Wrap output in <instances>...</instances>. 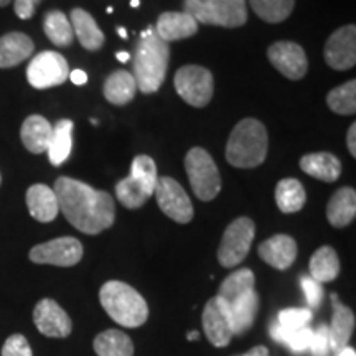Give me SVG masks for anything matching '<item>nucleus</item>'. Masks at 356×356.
Returning a JSON list of instances; mask_svg holds the SVG:
<instances>
[{
  "mask_svg": "<svg viewBox=\"0 0 356 356\" xmlns=\"http://www.w3.org/2000/svg\"><path fill=\"white\" fill-rule=\"evenodd\" d=\"M58 208L70 225L84 234H99L114 225L115 207L108 191L95 190L70 177L56 178Z\"/></svg>",
  "mask_w": 356,
  "mask_h": 356,
  "instance_id": "nucleus-1",
  "label": "nucleus"
},
{
  "mask_svg": "<svg viewBox=\"0 0 356 356\" xmlns=\"http://www.w3.org/2000/svg\"><path fill=\"white\" fill-rule=\"evenodd\" d=\"M168 60H170L168 43L155 33L152 26L142 32L134 58V78L140 92L152 95L159 91L167 76Z\"/></svg>",
  "mask_w": 356,
  "mask_h": 356,
  "instance_id": "nucleus-2",
  "label": "nucleus"
},
{
  "mask_svg": "<svg viewBox=\"0 0 356 356\" xmlns=\"http://www.w3.org/2000/svg\"><path fill=\"white\" fill-rule=\"evenodd\" d=\"M269 136L264 124L248 118L236 124L226 144V160L236 168H254L267 157Z\"/></svg>",
  "mask_w": 356,
  "mask_h": 356,
  "instance_id": "nucleus-3",
  "label": "nucleus"
},
{
  "mask_svg": "<svg viewBox=\"0 0 356 356\" xmlns=\"http://www.w3.org/2000/svg\"><path fill=\"white\" fill-rule=\"evenodd\" d=\"M102 309L115 323L126 328H137L149 318V307L136 289L121 280H109L99 291Z\"/></svg>",
  "mask_w": 356,
  "mask_h": 356,
  "instance_id": "nucleus-4",
  "label": "nucleus"
},
{
  "mask_svg": "<svg viewBox=\"0 0 356 356\" xmlns=\"http://www.w3.org/2000/svg\"><path fill=\"white\" fill-rule=\"evenodd\" d=\"M184 12L197 24L238 29L248 22L246 0H184Z\"/></svg>",
  "mask_w": 356,
  "mask_h": 356,
  "instance_id": "nucleus-5",
  "label": "nucleus"
},
{
  "mask_svg": "<svg viewBox=\"0 0 356 356\" xmlns=\"http://www.w3.org/2000/svg\"><path fill=\"white\" fill-rule=\"evenodd\" d=\"M185 170L191 190L202 202H211L221 190V178L215 160L202 147H193L185 157Z\"/></svg>",
  "mask_w": 356,
  "mask_h": 356,
  "instance_id": "nucleus-6",
  "label": "nucleus"
},
{
  "mask_svg": "<svg viewBox=\"0 0 356 356\" xmlns=\"http://www.w3.org/2000/svg\"><path fill=\"white\" fill-rule=\"evenodd\" d=\"M173 83L178 96L193 108H204L215 92L211 71L198 65L181 66L177 71Z\"/></svg>",
  "mask_w": 356,
  "mask_h": 356,
  "instance_id": "nucleus-7",
  "label": "nucleus"
},
{
  "mask_svg": "<svg viewBox=\"0 0 356 356\" xmlns=\"http://www.w3.org/2000/svg\"><path fill=\"white\" fill-rule=\"evenodd\" d=\"M256 226L249 218H238L226 228L218 248V261L222 267L238 266L248 256L251 244L254 241Z\"/></svg>",
  "mask_w": 356,
  "mask_h": 356,
  "instance_id": "nucleus-8",
  "label": "nucleus"
},
{
  "mask_svg": "<svg viewBox=\"0 0 356 356\" xmlns=\"http://www.w3.org/2000/svg\"><path fill=\"white\" fill-rule=\"evenodd\" d=\"M70 78L68 61L56 51H42L30 61L26 79L35 89H48L63 84Z\"/></svg>",
  "mask_w": 356,
  "mask_h": 356,
  "instance_id": "nucleus-9",
  "label": "nucleus"
},
{
  "mask_svg": "<svg viewBox=\"0 0 356 356\" xmlns=\"http://www.w3.org/2000/svg\"><path fill=\"white\" fill-rule=\"evenodd\" d=\"M160 210L173 221L186 225L193 218V204L184 186L170 177H162L157 180V186L154 191Z\"/></svg>",
  "mask_w": 356,
  "mask_h": 356,
  "instance_id": "nucleus-10",
  "label": "nucleus"
},
{
  "mask_svg": "<svg viewBox=\"0 0 356 356\" xmlns=\"http://www.w3.org/2000/svg\"><path fill=\"white\" fill-rule=\"evenodd\" d=\"M29 257L35 264L71 267L81 261L83 244L76 238L65 236V238L51 239V241L32 248Z\"/></svg>",
  "mask_w": 356,
  "mask_h": 356,
  "instance_id": "nucleus-11",
  "label": "nucleus"
},
{
  "mask_svg": "<svg viewBox=\"0 0 356 356\" xmlns=\"http://www.w3.org/2000/svg\"><path fill=\"white\" fill-rule=\"evenodd\" d=\"M202 322L204 328V335H207L213 346L222 348V346L229 345L231 338L234 337L229 309L218 296L207 302L203 310Z\"/></svg>",
  "mask_w": 356,
  "mask_h": 356,
  "instance_id": "nucleus-12",
  "label": "nucleus"
},
{
  "mask_svg": "<svg viewBox=\"0 0 356 356\" xmlns=\"http://www.w3.org/2000/svg\"><path fill=\"white\" fill-rule=\"evenodd\" d=\"M270 65L289 79H302L309 70V61L304 48L293 42H275L267 50Z\"/></svg>",
  "mask_w": 356,
  "mask_h": 356,
  "instance_id": "nucleus-13",
  "label": "nucleus"
},
{
  "mask_svg": "<svg viewBox=\"0 0 356 356\" xmlns=\"http://www.w3.org/2000/svg\"><path fill=\"white\" fill-rule=\"evenodd\" d=\"M325 61L333 70L345 71L356 65V26L345 25L330 35L325 44Z\"/></svg>",
  "mask_w": 356,
  "mask_h": 356,
  "instance_id": "nucleus-14",
  "label": "nucleus"
},
{
  "mask_svg": "<svg viewBox=\"0 0 356 356\" xmlns=\"http://www.w3.org/2000/svg\"><path fill=\"white\" fill-rule=\"evenodd\" d=\"M33 322L38 332L50 338H65L73 330L70 315L51 299H42L33 310Z\"/></svg>",
  "mask_w": 356,
  "mask_h": 356,
  "instance_id": "nucleus-15",
  "label": "nucleus"
},
{
  "mask_svg": "<svg viewBox=\"0 0 356 356\" xmlns=\"http://www.w3.org/2000/svg\"><path fill=\"white\" fill-rule=\"evenodd\" d=\"M261 259L277 270H286L297 259V243L287 234H275L259 246Z\"/></svg>",
  "mask_w": 356,
  "mask_h": 356,
  "instance_id": "nucleus-16",
  "label": "nucleus"
},
{
  "mask_svg": "<svg viewBox=\"0 0 356 356\" xmlns=\"http://www.w3.org/2000/svg\"><path fill=\"white\" fill-rule=\"evenodd\" d=\"M154 30L163 42L170 43L193 37L198 32V24L185 12H163Z\"/></svg>",
  "mask_w": 356,
  "mask_h": 356,
  "instance_id": "nucleus-17",
  "label": "nucleus"
},
{
  "mask_svg": "<svg viewBox=\"0 0 356 356\" xmlns=\"http://www.w3.org/2000/svg\"><path fill=\"white\" fill-rule=\"evenodd\" d=\"M332 307L333 317L330 327H328V333H330V350L338 353V351L348 346L350 338L353 335L355 315L348 307L341 304L337 293H332Z\"/></svg>",
  "mask_w": 356,
  "mask_h": 356,
  "instance_id": "nucleus-18",
  "label": "nucleus"
},
{
  "mask_svg": "<svg viewBox=\"0 0 356 356\" xmlns=\"http://www.w3.org/2000/svg\"><path fill=\"white\" fill-rule=\"evenodd\" d=\"M26 207L33 220L40 222H50L58 216V200L50 186L37 184L26 190Z\"/></svg>",
  "mask_w": 356,
  "mask_h": 356,
  "instance_id": "nucleus-19",
  "label": "nucleus"
},
{
  "mask_svg": "<svg viewBox=\"0 0 356 356\" xmlns=\"http://www.w3.org/2000/svg\"><path fill=\"white\" fill-rule=\"evenodd\" d=\"M33 42L29 35L10 32L0 37V68L7 70L29 60L33 53Z\"/></svg>",
  "mask_w": 356,
  "mask_h": 356,
  "instance_id": "nucleus-20",
  "label": "nucleus"
},
{
  "mask_svg": "<svg viewBox=\"0 0 356 356\" xmlns=\"http://www.w3.org/2000/svg\"><path fill=\"white\" fill-rule=\"evenodd\" d=\"M53 126L43 115L33 114L30 118H26L24 124H22L20 137L22 142H24L25 149L29 152L35 155L44 154L48 149V144H50L51 139Z\"/></svg>",
  "mask_w": 356,
  "mask_h": 356,
  "instance_id": "nucleus-21",
  "label": "nucleus"
},
{
  "mask_svg": "<svg viewBox=\"0 0 356 356\" xmlns=\"http://www.w3.org/2000/svg\"><path fill=\"white\" fill-rule=\"evenodd\" d=\"M70 22L83 48L95 51L99 50L102 44H104V33L101 32V29L97 26L91 13L83 10V8H73Z\"/></svg>",
  "mask_w": 356,
  "mask_h": 356,
  "instance_id": "nucleus-22",
  "label": "nucleus"
},
{
  "mask_svg": "<svg viewBox=\"0 0 356 356\" xmlns=\"http://www.w3.org/2000/svg\"><path fill=\"white\" fill-rule=\"evenodd\" d=\"M300 168L307 175L317 178V180L337 181L341 173V163L333 154L328 152H317V154H307L300 159Z\"/></svg>",
  "mask_w": 356,
  "mask_h": 356,
  "instance_id": "nucleus-23",
  "label": "nucleus"
},
{
  "mask_svg": "<svg viewBox=\"0 0 356 356\" xmlns=\"http://www.w3.org/2000/svg\"><path fill=\"white\" fill-rule=\"evenodd\" d=\"M356 216V191L343 186L330 198L327 207V218L335 228H345Z\"/></svg>",
  "mask_w": 356,
  "mask_h": 356,
  "instance_id": "nucleus-24",
  "label": "nucleus"
},
{
  "mask_svg": "<svg viewBox=\"0 0 356 356\" xmlns=\"http://www.w3.org/2000/svg\"><path fill=\"white\" fill-rule=\"evenodd\" d=\"M73 127L74 124L73 121H70V119H60V121L53 126L51 139L47 149L48 159H50L51 165L60 167L68 160L71 154V147H73Z\"/></svg>",
  "mask_w": 356,
  "mask_h": 356,
  "instance_id": "nucleus-25",
  "label": "nucleus"
},
{
  "mask_svg": "<svg viewBox=\"0 0 356 356\" xmlns=\"http://www.w3.org/2000/svg\"><path fill=\"white\" fill-rule=\"evenodd\" d=\"M229 309L231 323H233L234 335H241L248 332L254 323L257 310H259V296L256 291L248 292L241 299L226 304Z\"/></svg>",
  "mask_w": 356,
  "mask_h": 356,
  "instance_id": "nucleus-26",
  "label": "nucleus"
},
{
  "mask_svg": "<svg viewBox=\"0 0 356 356\" xmlns=\"http://www.w3.org/2000/svg\"><path fill=\"white\" fill-rule=\"evenodd\" d=\"M136 78L129 71H114L104 81V97L114 106H124L127 102H131L134 96H136Z\"/></svg>",
  "mask_w": 356,
  "mask_h": 356,
  "instance_id": "nucleus-27",
  "label": "nucleus"
},
{
  "mask_svg": "<svg viewBox=\"0 0 356 356\" xmlns=\"http://www.w3.org/2000/svg\"><path fill=\"white\" fill-rule=\"evenodd\" d=\"M340 274V259L330 246H322L310 257V277L320 284L332 282Z\"/></svg>",
  "mask_w": 356,
  "mask_h": 356,
  "instance_id": "nucleus-28",
  "label": "nucleus"
},
{
  "mask_svg": "<svg viewBox=\"0 0 356 356\" xmlns=\"http://www.w3.org/2000/svg\"><path fill=\"white\" fill-rule=\"evenodd\" d=\"M307 193L304 185L296 178H284L275 186V202L279 210L286 215L297 213L304 208Z\"/></svg>",
  "mask_w": 356,
  "mask_h": 356,
  "instance_id": "nucleus-29",
  "label": "nucleus"
},
{
  "mask_svg": "<svg viewBox=\"0 0 356 356\" xmlns=\"http://www.w3.org/2000/svg\"><path fill=\"white\" fill-rule=\"evenodd\" d=\"M254 284L256 279L251 269H239L222 280L218 297L225 304H231V302L241 299L248 292L254 291Z\"/></svg>",
  "mask_w": 356,
  "mask_h": 356,
  "instance_id": "nucleus-30",
  "label": "nucleus"
},
{
  "mask_svg": "<svg viewBox=\"0 0 356 356\" xmlns=\"http://www.w3.org/2000/svg\"><path fill=\"white\" fill-rule=\"evenodd\" d=\"M97 356H134L131 337L121 330H106L95 338Z\"/></svg>",
  "mask_w": 356,
  "mask_h": 356,
  "instance_id": "nucleus-31",
  "label": "nucleus"
},
{
  "mask_svg": "<svg viewBox=\"0 0 356 356\" xmlns=\"http://www.w3.org/2000/svg\"><path fill=\"white\" fill-rule=\"evenodd\" d=\"M43 30L47 33L48 40L53 44H56V47L65 48L73 43V26H71L68 17L61 10H50L44 13Z\"/></svg>",
  "mask_w": 356,
  "mask_h": 356,
  "instance_id": "nucleus-32",
  "label": "nucleus"
},
{
  "mask_svg": "<svg viewBox=\"0 0 356 356\" xmlns=\"http://www.w3.org/2000/svg\"><path fill=\"white\" fill-rule=\"evenodd\" d=\"M251 8L267 24H280L287 20L296 6V0H249Z\"/></svg>",
  "mask_w": 356,
  "mask_h": 356,
  "instance_id": "nucleus-33",
  "label": "nucleus"
},
{
  "mask_svg": "<svg viewBox=\"0 0 356 356\" xmlns=\"http://www.w3.org/2000/svg\"><path fill=\"white\" fill-rule=\"evenodd\" d=\"M152 191L145 188L140 181H137L132 177L124 178V180L115 185V197L129 210H136V208L144 207L147 200L152 197Z\"/></svg>",
  "mask_w": 356,
  "mask_h": 356,
  "instance_id": "nucleus-34",
  "label": "nucleus"
},
{
  "mask_svg": "<svg viewBox=\"0 0 356 356\" xmlns=\"http://www.w3.org/2000/svg\"><path fill=\"white\" fill-rule=\"evenodd\" d=\"M327 104L333 113L341 115H353L356 113V81L341 84L332 89L327 96Z\"/></svg>",
  "mask_w": 356,
  "mask_h": 356,
  "instance_id": "nucleus-35",
  "label": "nucleus"
},
{
  "mask_svg": "<svg viewBox=\"0 0 356 356\" xmlns=\"http://www.w3.org/2000/svg\"><path fill=\"white\" fill-rule=\"evenodd\" d=\"M270 335H273L274 340L279 341V343H286L293 353H304V351L309 350L310 346L312 328L307 327L297 332H287L275 322L273 327H270Z\"/></svg>",
  "mask_w": 356,
  "mask_h": 356,
  "instance_id": "nucleus-36",
  "label": "nucleus"
},
{
  "mask_svg": "<svg viewBox=\"0 0 356 356\" xmlns=\"http://www.w3.org/2000/svg\"><path fill=\"white\" fill-rule=\"evenodd\" d=\"M129 177L136 178L137 181H140L145 188H149L154 193L159 180L157 165H155L154 159L149 157V155H137L132 162L131 175Z\"/></svg>",
  "mask_w": 356,
  "mask_h": 356,
  "instance_id": "nucleus-37",
  "label": "nucleus"
},
{
  "mask_svg": "<svg viewBox=\"0 0 356 356\" xmlns=\"http://www.w3.org/2000/svg\"><path fill=\"white\" fill-rule=\"evenodd\" d=\"M312 318H314V314L310 309H286L279 312L277 323L284 330L297 332L309 327Z\"/></svg>",
  "mask_w": 356,
  "mask_h": 356,
  "instance_id": "nucleus-38",
  "label": "nucleus"
},
{
  "mask_svg": "<svg viewBox=\"0 0 356 356\" xmlns=\"http://www.w3.org/2000/svg\"><path fill=\"white\" fill-rule=\"evenodd\" d=\"M300 286H302V291H304V296L307 299V304L310 307V310L318 309L320 304H322L323 293H325L322 284L312 279L310 275H302Z\"/></svg>",
  "mask_w": 356,
  "mask_h": 356,
  "instance_id": "nucleus-39",
  "label": "nucleus"
},
{
  "mask_svg": "<svg viewBox=\"0 0 356 356\" xmlns=\"http://www.w3.org/2000/svg\"><path fill=\"white\" fill-rule=\"evenodd\" d=\"M309 350L312 356H327L330 351V333L327 325H320L317 330H312V341Z\"/></svg>",
  "mask_w": 356,
  "mask_h": 356,
  "instance_id": "nucleus-40",
  "label": "nucleus"
},
{
  "mask_svg": "<svg viewBox=\"0 0 356 356\" xmlns=\"http://www.w3.org/2000/svg\"><path fill=\"white\" fill-rule=\"evenodd\" d=\"M2 356H33V351L26 338L20 333H15V335L8 337L3 343Z\"/></svg>",
  "mask_w": 356,
  "mask_h": 356,
  "instance_id": "nucleus-41",
  "label": "nucleus"
},
{
  "mask_svg": "<svg viewBox=\"0 0 356 356\" xmlns=\"http://www.w3.org/2000/svg\"><path fill=\"white\" fill-rule=\"evenodd\" d=\"M40 2L42 0H13V10L20 20H30L35 15Z\"/></svg>",
  "mask_w": 356,
  "mask_h": 356,
  "instance_id": "nucleus-42",
  "label": "nucleus"
},
{
  "mask_svg": "<svg viewBox=\"0 0 356 356\" xmlns=\"http://www.w3.org/2000/svg\"><path fill=\"white\" fill-rule=\"evenodd\" d=\"M346 145H348L351 157H356V124L350 126L348 136H346Z\"/></svg>",
  "mask_w": 356,
  "mask_h": 356,
  "instance_id": "nucleus-43",
  "label": "nucleus"
},
{
  "mask_svg": "<svg viewBox=\"0 0 356 356\" xmlns=\"http://www.w3.org/2000/svg\"><path fill=\"white\" fill-rule=\"evenodd\" d=\"M70 79L78 86H81V84L88 83V74L83 70H73L70 71Z\"/></svg>",
  "mask_w": 356,
  "mask_h": 356,
  "instance_id": "nucleus-44",
  "label": "nucleus"
},
{
  "mask_svg": "<svg viewBox=\"0 0 356 356\" xmlns=\"http://www.w3.org/2000/svg\"><path fill=\"white\" fill-rule=\"evenodd\" d=\"M239 356H269V350H267L266 346H256V348L249 350L248 353Z\"/></svg>",
  "mask_w": 356,
  "mask_h": 356,
  "instance_id": "nucleus-45",
  "label": "nucleus"
},
{
  "mask_svg": "<svg viewBox=\"0 0 356 356\" xmlns=\"http://www.w3.org/2000/svg\"><path fill=\"white\" fill-rule=\"evenodd\" d=\"M337 356H356V351L351 348V346H346V348H343L341 351H338Z\"/></svg>",
  "mask_w": 356,
  "mask_h": 356,
  "instance_id": "nucleus-46",
  "label": "nucleus"
},
{
  "mask_svg": "<svg viewBox=\"0 0 356 356\" xmlns=\"http://www.w3.org/2000/svg\"><path fill=\"white\" fill-rule=\"evenodd\" d=\"M115 58H118V60L121 61V63H127V61L131 60V55H129L127 51H119L118 55H115Z\"/></svg>",
  "mask_w": 356,
  "mask_h": 356,
  "instance_id": "nucleus-47",
  "label": "nucleus"
},
{
  "mask_svg": "<svg viewBox=\"0 0 356 356\" xmlns=\"http://www.w3.org/2000/svg\"><path fill=\"white\" fill-rule=\"evenodd\" d=\"M186 338H188L190 341H191V340H198V338H200V333H198V332H190L188 335H186Z\"/></svg>",
  "mask_w": 356,
  "mask_h": 356,
  "instance_id": "nucleus-48",
  "label": "nucleus"
},
{
  "mask_svg": "<svg viewBox=\"0 0 356 356\" xmlns=\"http://www.w3.org/2000/svg\"><path fill=\"white\" fill-rule=\"evenodd\" d=\"M118 33H119V37H121V38H124V40H126V38L129 37V35H127V32H126V30H124V29H122V26H118Z\"/></svg>",
  "mask_w": 356,
  "mask_h": 356,
  "instance_id": "nucleus-49",
  "label": "nucleus"
},
{
  "mask_svg": "<svg viewBox=\"0 0 356 356\" xmlns=\"http://www.w3.org/2000/svg\"><path fill=\"white\" fill-rule=\"evenodd\" d=\"M140 6V0H131V7L132 8H137Z\"/></svg>",
  "mask_w": 356,
  "mask_h": 356,
  "instance_id": "nucleus-50",
  "label": "nucleus"
},
{
  "mask_svg": "<svg viewBox=\"0 0 356 356\" xmlns=\"http://www.w3.org/2000/svg\"><path fill=\"white\" fill-rule=\"evenodd\" d=\"M12 0H0V7H7Z\"/></svg>",
  "mask_w": 356,
  "mask_h": 356,
  "instance_id": "nucleus-51",
  "label": "nucleus"
},
{
  "mask_svg": "<svg viewBox=\"0 0 356 356\" xmlns=\"http://www.w3.org/2000/svg\"><path fill=\"white\" fill-rule=\"evenodd\" d=\"M0 184H2V175H0Z\"/></svg>",
  "mask_w": 356,
  "mask_h": 356,
  "instance_id": "nucleus-52",
  "label": "nucleus"
}]
</instances>
